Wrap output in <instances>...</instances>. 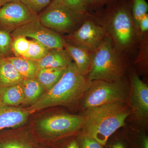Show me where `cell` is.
I'll list each match as a JSON object with an SVG mask.
<instances>
[{
	"instance_id": "obj_31",
	"label": "cell",
	"mask_w": 148,
	"mask_h": 148,
	"mask_svg": "<svg viewBox=\"0 0 148 148\" xmlns=\"http://www.w3.org/2000/svg\"><path fill=\"white\" fill-rule=\"evenodd\" d=\"M142 148H148V138L146 135H143L142 138Z\"/></svg>"
},
{
	"instance_id": "obj_27",
	"label": "cell",
	"mask_w": 148,
	"mask_h": 148,
	"mask_svg": "<svg viewBox=\"0 0 148 148\" xmlns=\"http://www.w3.org/2000/svg\"><path fill=\"white\" fill-rule=\"evenodd\" d=\"M86 0H62V3L71 10L82 14H86Z\"/></svg>"
},
{
	"instance_id": "obj_28",
	"label": "cell",
	"mask_w": 148,
	"mask_h": 148,
	"mask_svg": "<svg viewBox=\"0 0 148 148\" xmlns=\"http://www.w3.org/2000/svg\"><path fill=\"white\" fill-rule=\"evenodd\" d=\"M138 30L142 34H146L148 31V14L143 16L138 23Z\"/></svg>"
},
{
	"instance_id": "obj_3",
	"label": "cell",
	"mask_w": 148,
	"mask_h": 148,
	"mask_svg": "<svg viewBox=\"0 0 148 148\" xmlns=\"http://www.w3.org/2000/svg\"><path fill=\"white\" fill-rule=\"evenodd\" d=\"M101 25L117 51L127 60L135 50L140 33L135 27L128 5L123 3L115 5L106 14Z\"/></svg>"
},
{
	"instance_id": "obj_32",
	"label": "cell",
	"mask_w": 148,
	"mask_h": 148,
	"mask_svg": "<svg viewBox=\"0 0 148 148\" xmlns=\"http://www.w3.org/2000/svg\"><path fill=\"white\" fill-rule=\"evenodd\" d=\"M111 148H125V147L122 142L119 141L114 143Z\"/></svg>"
},
{
	"instance_id": "obj_1",
	"label": "cell",
	"mask_w": 148,
	"mask_h": 148,
	"mask_svg": "<svg viewBox=\"0 0 148 148\" xmlns=\"http://www.w3.org/2000/svg\"><path fill=\"white\" fill-rule=\"evenodd\" d=\"M90 82L86 76L80 73L73 62L66 68L57 83L26 109L32 114L56 106L70 108L78 106Z\"/></svg>"
},
{
	"instance_id": "obj_20",
	"label": "cell",
	"mask_w": 148,
	"mask_h": 148,
	"mask_svg": "<svg viewBox=\"0 0 148 148\" xmlns=\"http://www.w3.org/2000/svg\"><path fill=\"white\" fill-rule=\"evenodd\" d=\"M21 84L24 92L22 105L31 106L45 92L42 86L36 79H24Z\"/></svg>"
},
{
	"instance_id": "obj_23",
	"label": "cell",
	"mask_w": 148,
	"mask_h": 148,
	"mask_svg": "<svg viewBox=\"0 0 148 148\" xmlns=\"http://www.w3.org/2000/svg\"><path fill=\"white\" fill-rule=\"evenodd\" d=\"M148 11V4L145 0H133L131 13L135 27L138 31L139 21L147 14Z\"/></svg>"
},
{
	"instance_id": "obj_11",
	"label": "cell",
	"mask_w": 148,
	"mask_h": 148,
	"mask_svg": "<svg viewBox=\"0 0 148 148\" xmlns=\"http://www.w3.org/2000/svg\"><path fill=\"white\" fill-rule=\"evenodd\" d=\"M11 35L12 38L23 36L30 38L45 45L48 48L64 49V38L40 22L38 17L35 20L16 29Z\"/></svg>"
},
{
	"instance_id": "obj_10",
	"label": "cell",
	"mask_w": 148,
	"mask_h": 148,
	"mask_svg": "<svg viewBox=\"0 0 148 148\" xmlns=\"http://www.w3.org/2000/svg\"><path fill=\"white\" fill-rule=\"evenodd\" d=\"M38 17L19 0L14 1L0 8V30L11 34Z\"/></svg>"
},
{
	"instance_id": "obj_2",
	"label": "cell",
	"mask_w": 148,
	"mask_h": 148,
	"mask_svg": "<svg viewBox=\"0 0 148 148\" xmlns=\"http://www.w3.org/2000/svg\"><path fill=\"white\" fill-rule=\"evenodd\" d=\"M81 114L85 122L80 131L104 146L111 135L124 126L131 110L127 102L116 103L86 109Z\"/></svg>"
},
{
	"instance_id": "obj_26",
	"label": "cell",
	"mask_w": 148,
	"mask_h": 148,
	"mask_svg": "<svg viewBox=\"0 0 148 148\" xmlns=\"http://www.w3.org/2000/svg\"><path fill=\"white\" fill-rule=\"evenodd\" d=\"M33 12L38 13L51 3V0H19Z\"/></svg>"
},
{
	"instance_id": "obj_4",
	"label": "cell",
	"mask_w": 148,
	"mask_h": 148,
	"mask_svg": "<svg viewBox=\"0 0 148 148\" xmlns=\"http://www.w3.org/2000/svg\"><path fill=\"white\" fill-rule=\"evenodd\" d=\"M127 69V60L119 53L107 34L100 46L92 53L87 78L90 81L125 79Z\"/></svg>"
},
{
	"instance_id": "obj_22",
	"label": "cell",
	"mask_w": 148,
	"mask_h": 148,
	"mask_svg": "<svg viewBox=\"0 0 148 148\" xmlns=\"http://www.w3.org/2000/svg\"><path fill=\"white\" fill-rule=\"evenodd\" d=\"M29 46V40L23 36L14 37L12 43L11 50L14 56L24 57Z\"/></svg>"
},
{
	"instance_id": "obj_5",
	"label": "cell",
	"mask_w": 148,
	"mask_h": 148,
	"mask_svg": "<svg viewBox=\"0 0 148 148\" xmlns=\"http://www.w3.org/2000/svg\"><path fill=\"white\" fill-rule=\"evenodd\" d=\"M129 90V84L125 79L92 81L79 104V109L82 112L106 104L127 103Z\"/></svg>"
},
{
	"instance_id": "obj_17",
	"label": "cell",
	"mask_w": 148,
	"mask_h": 148,
	"mask_svg": "<svg viewBox=\"0 0 148 148\" xmlns=\"http://www.w3.org/2000/svg\"><path fill=\"white\" fill-rule=\"evenodd\" d=\"M24 79H36L40 70L38 61L23 57H7Z\"/></svg>"
},
{
	"instance_id": "obj_25",
	"label": "cell",
	"mask_w": 148,
	"mask_h": 148,
	"mask_svg": "<svg viewBox=\"0 0 148 148\" xmlns=\"http://www.w3.org/2000/svg\"><path fill=\"white\" fill-rule=\"evenodd\" d=\"M77 140L79 148H104L95 139L81 131L78 133Z\"/></svg>"
},
{
	"instance_id": "obj_13",
	"label": "cell",
	"mask_w": 148,
	"mask_h": 148,
	"mask_svg": "<svg viewBox=\"0 0 148 148\" xmlns=\"http://www.w3.org/2000/svg\"><path fill=\"white\" fill-rule=\"evenodd\" d=\"M64 49L74 60L78 72L87 76L91 65L92 53L72 44L65 39Z\"/></svg>"
},
{
	"instance_id": "obj_24",
	"label": "cell",
	"mask_w": 148,
	"mask_h": 148,
	"mask_svg": "<svg viewBox=\"0 0 148 148\" xmlns=\"http://www.w3.org/2000/svg\"><path fill=\"white\" fill-rule=\"evenodd\" d=\"M13 38L10 33L0 30V56L4 57L10 56L12 53V43Z\"/></svg>"
},
{
	"instance_id": "obj_9",
	"label": "cell",
	"mask_w": 148,
	"mask_h": 148,
	"mask_svg": "<svg viewBox=\"0 0 148 148\" xmlns=\"http://www.w3.org/2000/svg\"><path fill=\"white\" fill-rule=\"evenodd\" d=\"M107 34L103 26L86 18L78 29L64 38L72 44L92 53L100 46Z\"/></svg>"
},
{
	"instance_id": "obj_19",
	"label": "cell",
	"mask_w": 148,
	"mask_h": 148,
	"mask_svg": "<svg viewBox=\"0 0 148 148\" xmlns=\"http://www.w3.org/2000/svg\"><path fill=\"white\" fill-rule=\"evenodd\" d=\"M24 92L21 83L8 87L0 88V103L12 107L22 105Z\"/></svg>"
},
{
	"instance_id": "obj_16",
	"label": "cell",
	"mask_w": 148,
	"mask_h": 148,
	"mask_svg": "<svg viewBox=\"0 0 148 148\" xmlns=\"http://www.w3.org/2000/svg\"><path fill=\"white\" fill-rule=\"evenodd\" d=\"M32 140L26 133L0 132V148H33Z\"/></svg>"
},
{
	"instance_id": "obj_12",
	"label": "cell",
	"mask_w": 148,
	"mask_h": 148,
	"mask_svg": "<svg viewBox=\"0 0 148 148\" xmlns=\"http://www.w3.org/2000/svg\"><path fill=\"white\" fill-rule=\"evenodd\" d=\"M30 114L26 108L5 106L0 103V131L24 125Z\"/></svg>"
},
{
	"instance_id": "obj_8",
	"label": "cell",
	"mask_w": 148,
	"mask_h": 148,
	"mask_svg": "<svg viewBox=\"0 0 148 148\" xmlns=\"http://www.w3.org/2000/svg\"><path fill=\"white\" fill-rule=\"evenodd\" d=\"M129 93L127 103L132 119L142 127L148 122V86L133 70L129 73Z\"/></svg>"
},
{
	"instance_id": "obj_30",
	"label": "cell",
	"mask_w": 148,
	"mask_h": 148,
	"mask_svg": "<svg viewBox=\"0 0 148 148\" xmlns=\"http://www.w3.org/2000/svg\"><path fill=\"white\" fill-rule=\"evenodd\" d=\"M66 148H79L77 139L70 141L67 144Z\"/></svg>"
},
{
	"instance_id": "obj_15",
	"label": "cell",
	"mask_w": 148,
	"mask_h": 148,
	"mask_svg": "<svg viewBox=\"0 0 148 148\" xmlns=\"http://www.w3.org/2000/svg\"><path fill=\"white\" fill-rule=\"evenodd\" d=\"M24 80L7 57L0 56V88L20 84Z\"/></svg>"
},
{
	"instance_id": "obj_7",
	"label": "cell",
	"mask_w": 148,
	"mask_h": 148,
	"mask_svg": "<svg viewBox=\"0 0 148 148\" xmlns=\"http://www.w3.org/2000/svg\"><path fill=\"white\" fill-rule=\"evenodd\" d=\"M86 18V14L75 12L62 3H51L38 15L44 26L58 34H69L78 29Z\"/></svg>"
},
{
	"instance_id": "obj_34",
	"label": "cell",
	"mask_w": 148,
	"mask_h": 148,
	"mask_svg": "<svg viewBox=\"0 0 148 148\" xmlns=\"http://www.w3.org/2000/svg\"><path fill=\"white\" fill-rule=\"evenodd\" d=\"M52 2L54 3H62V0H52Z\"/></svg>"
},
{
	"instance_id": "obj_21",
	"label": "cell",
	"mask_w": 148,
	"mask_h": 148,
	"mask_svg": "<svg viewBox=\"0 0 148 148\" xmlns=\"http://www.w3.org/2000/svg\"><path fill=\"white\" fill-rule=\"evenodd\" d=\"M50 49L35 40H29V49L25 58L38 61L43 58Z\"/></svg>"
},
{
	"instance_id": "obj_33",
	"label": "cell",
	"mask_w": 148,
	"mask_h": 148,
	"mask_svg": "<svg viewBox=\"0 0 148 148\" xmlns=\"http://www.w3.org/2000/svg\"><path fill=\"white\" fill-rule=\"evenodd\" d=\"M15 1H17V0H0V8L8 3Z\"/></svg>"
},
{
	"instance_id": "obj_6",
	"label": "cell",
	"mask_w": 148,
	"mask_h": 148,
	"mask_svg": "<svg viewBox=\"0 0 148 148\" xmlns=\"http://www.w3.org/2000/svg\"><path fill=\"white\" fill-rule=\"evenodd\" d=\"M85 122L83 115L59 113L43 118L37 122L36 129L45 138L58 139L79 133Z\"/></svg>"
},
{
	"instance_id": "obj_18",
	"label": "cell",
	"mask_w": 148,
	"mask_h": 148,
	"mask_svg": "<svg viewBox=\"0 0 148 148\" xmlns=\"http://www.w3.org/2000/svg\"><path fill=\"white\" fill-rule=\"evenodd\" d=\"M67 67L42 68L39 71L36 79L42 86L45 92H47L57 83Z\"/></svg>"
},
{
	"instance_id": "obj_14",
	"label": "cell",
	"mask_w": 148,
	"mask_h": 148,
	"mask_svg": "<svg viewBox=\"0 0 148 148\" xmlns=\"http://www.w3.org/2000/svg\"><path fill=\"white\" fill-rule=\"evenodd\" d=\"M38 62L40 69L67 67L73 63V60L64 48L51 49L45 56Z\"/></svg>"
},
{
	"instance_id": "obj_29",
	"label": "cell",
	"mask_w": 148,
	"mask_h": 148,
	"mask_svg": "<svg viewBox=\"0 0 148 148\" xmlns=\"http://www.w3.org/2000/svg\"><path fill=\"white\" fill-rule=\"evenodd\" d=\"M111 0H86V8L88 7H97L103 5Z\"/></svg>"
}]
</instances>
